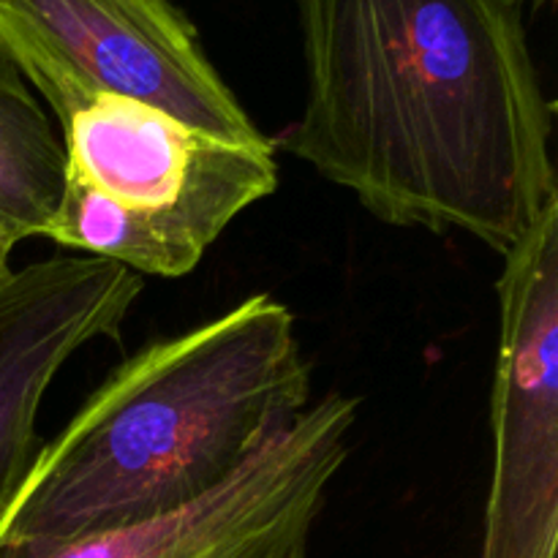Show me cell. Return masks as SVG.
Returning <instances> with one entry per match:
<instances>
[{"mask_svg": "<svg viewBox=\"0 0 558 558\" xmlns=\"http://www.w3.org/2000/svg\"><path fill=\"white\" fill-rule=\"evenodd\" d=\"M303 114L278 145L381 223L507 254L558 202L526 0H294Z\"/></svg>", "mask_w": 558, "mask_h": 558, "instance_id": "1", "label": "cell"}, {"mask_svg": "<svg viewBox=\"0 0 558 558\" xmlns=\"http://www.w3.org/2000/svg\"><path fill=\"white\" fill-rule=\"evenodd\" d=\"M311 403L298 319L251 294L125 357L44 441L0 512V545L156 521L227 485Z\"/></svg>", "mask_w": 558, "mask_h": 558, "instance_id": "2", "label": "cell"}, {"mask_svg": "<svg viewBox=\"0 0 558 558\" xmlns=\"http://www.w3.org/2000/svg\"><path fill=\"white\" fill-rule=\"evenodd\" d=\"M58 123L65 174L131 223L145 276H189L240 213L278 189L276 142L238 145L131 98L96 96Z\"/></svg>", "mask_w": 558, "mask_h": 558, "instance_id": "3", "label": "cell"}, {"mask_svg": "<svg viewBox=\"0 0 558 558\" xmlns=\"http://www.w3.org/2000/svg\"><path fill=\"white\" fill-rule=\"evenodd\" d=\"M0 54L54 118L120 96L238 145L272 142L172 0H0Z\"/></svg>", "mask_w": 558, "mask_h": 558, "instance_id": "4", "label": "cell"}, {"mask_svg": "<svg viewBox=\"0 0 558 558\" xmlns=\"http://www.w3.org/2000/svg\"><path fill=\"white\" fill-rule=\"evenodd\" d=\"M501 256L480 558H558V202Z\"/></svg>", "mask_w": 558, "mask_h": 558, "instance_id": "5", "label": "cell"}, {"mask_svg": "<svg viewBox=\"0 0 558 558\" xmlns=\"http://www.w3.org/2000/svg\"><path fill=\"white\" fill-rule=\"evenodd\" d=\"M357 420L360 398L327 392L205 499L96 537L0 545V558H238L311 537L352 450Z\"/></svg>", "mask_w": 558, "mask_h": 558, "instance_id": "6", "label": "cell"}, {"mask_svg": "<svg viewBox=\"0 0 558 558\" xmlns=\"http://www.w3.org/2000/svg\"><path fill=\"white\" fill-rule=\"evenodd\" d=\"M142 276L96 256H47L0 283V512L38 447V409L63 365L93 341H118Z\"/></svg>", "mask_w": 558, "mask_h": 558, "instance_id": "7", "label": "cell"}, {"mask_svg": "<svg viewBox=\"0 0 558 558\" xmlns=\"http://www.w3.org/2000/svg\"><path fill=\"white\" fill-rule=\"evenodd\" d=\"M65 185V147L36 93L0 54V234L44 238Z\"/></svg>", "mask_w": 558, "mask_h": 558, "instance_id": "8", "label": "cell"}, {"mask_svg": "<svg viewBox=\"0 0 558 558\" xmlns=\"http://www.w3.org/2000/svg\"><path fill=\"white\" fill-rule=\"evenodd\" d=\"M11 251H14V243L0 234V283L11 276Z\"/></svg>", "mask_w": 558, "mask_h": 558, "instance_id": "9", "label": "cell"}, {"mask_svg": "<svg viewBox=\"0 0 558 558\" xmlns=\"http://www.w3.org/2000/svg\"><path fill=\"white\" fill-rule=\"evenodd\" d=\"M556 0H532L534 9H548V5H554Z\"/></svg>", "mask_w": 558, "mask_h": 558, "instance_id": "10", "label": "cell"}]
</instances>
